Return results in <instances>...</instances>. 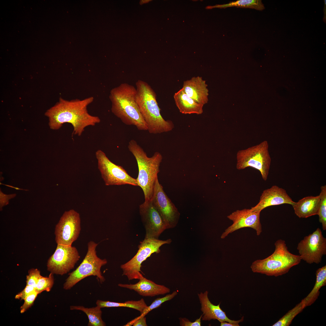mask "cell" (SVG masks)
<instances>
[{
    "label": "cell",
    "mask_w": 326,
    "mask_h": 326,
    "mask_svg": "<svg viewBox=\"0 0 326 326\" xmlns=\"http://www.w3.org/2000/svg\"><path fill=\"white\" fill-rule=\"evenodd\" d=\"M320 203L319 195L304 197L292 206L296 215L299 218H307L318 215Z\"/></svg>",
    "instance_id": "cell-20"
},
{
    "label": "cell",
    "mask_w": 326,
    "mask_h": 326,
    "mask_svg": "<svg viewBox=\"0 0 326 326\" xmlns=\"http://www.w3.org/2000/svg\"><path fill=\"white\" fill-rule=\"evenodd\" d=\"M119 287L133 290L140 295L145 297H153L163 295L170 292L169 288L163 285L157 284L142 276L135 284L119 283Z\"/></svg>",
    "instance_id": "cell-18"
},
{
    "label": "cell",
    "mask_w": 326,
    "mask_h": 326,
    "mask_svg": "<svg viewBox=\"0 0 326 326\" xmlns=\"http://www.w3.org/2000/svg\"><path fill=\"white\" fill-rule=\"evenodd\" d=\"M81 230L79 213L74 209L66 211L56 225L54 234L57 244L72 245Z\"/></svg>",
    "instance_id": "cell-11"
},
{
    "label": "cell",
    "mask_w": 326,
    "mask_h": 326,
    "mask_svg": "<svg viewBox=\"0 0 326 326\" xmlns=\"http://www.w3.org/2000/svg\"><path fill=\"white\" fill-rule=\"evenodd\" d=\"M274 245L275 251L271 255L252 263L251 268L253 272L277 277L286 273L292 267L300 263V256L290 253L284 240L278 239Z\"/></svg>",
    "instance_id": "cell-5"
},
{
    "label": "cell",
    "mask_w": 326,
    "mask_h": 326,
    "mask_svg": "<svg viewBox=\"0 0 326 326\" xmlns=\"http://www.w3.org/2000/svg\"><path fill=\"white\" fill-rule=\"evenodd\" d=\"M35 291V288L33 286L26 285L24 289L17 294L15 298L16 299L24 300L28 295Z\"/></svg>",
    "instance_id": "cell-32"
},
{
    "label": "cell",
    "mask_w": 326,
    "mask_h": 326,
    "mask_svg": "<svg viewBox=\"0 0 326 326\" xmlns=\"http://www.w3.org/2000/svg\"><path fill=\"white\" fill-rule=\"evenodd\" d=\"M295 202L284 189L273 185L263 191L258 203L251 209L253 211L260 213L264 209L269 206L283 204L292 206Z\"/></svg>",
    "instance_id": "cell-16"
},
{
    "label": "cell",
    "mask_w": 326,
    "mask_h": 326,
    "mask_svg": "<svg viewBox=\"0 0 326 326\" xmlns=\"http://www.w3.org/2000/svg\"><path fill=\"white\" fill-rule=\"evenodd\" d=\"M297 249L301 260L310 264H318L326 254V238L318 228L305 237L298 244Z\"/></svg>",
    "instance_id": "cell-10"
},
{
    "label": "cell",
    "mask_w": 326,
    "mask_h": 326,
    "mask_svg": "<svg viewBox=\"0 0 326 326\" xmlns=\"http://www.w3.org/2000/svg\"><path fill=\"white\" fill-rule=\"evenodd\" d=\"M54 283L53 274L50 273L48 276H41L37 282L35 286V291L40 294L44 291H50Z\"/></svg>",
    "instance_id": "cell-28"
},
{
    "label": "cell",
    "mask_w": 326,
    "mask_h": 326,
    "mask_svg": "<svg viewBox=\"0 0 326 326\" xmlns=\"http://www.w3.org/2000/svg\"><path fill=\"white\" fill-rule=\"evenodd\" d=\"M136 88L127 83L112 89L109 95L111 111L126 125L135 126L139 130H148L136 101Z\"/></svg>",
    "instance_id": "cell-2"
},
{
    "label": "cell",
    "mask_w": 326,
    "mask_h": 326,
    "mask_svg": "<svg viewBox=\"0 0 326 326\" xmlns=\"http://www.w3.org/2000/svg\"><path fill=\"white\" fill-rule=\"evenodd\" d=\"M201 77L194 76L184 82L182 88L190 97L203 105L208 101V90Z\"/></svg>",
    "instance_id": "cell-19"
},
{
    "label": "cell",
    "mask_w": 326,
    "mask_h": 326,
    "mask_svg": "<svg viewBox=\"0 0 326 326\" xmlns=\"http://www.w3.org/2000/svg\"><path fill=\"white\" fill-rule=\"evenodd\" d=\"M316 281L313 289L309 294L302 300L306 307L311 305L318 299L320 294L319 290L326 285V265L318 268L316 271Z\"/></svg>",
    "instance_id": "cell-22"
},
{
    "label": "cell",
    "mask_w": 326,
    "mask_h": 326,
    "mask_svg": "<svg viewBox=\"0 0 326 326\" xmlns=\"http://www.w3.org/2000/svg\"><path fill=\"white\" fill-rule=\"evenodd\" d=\"M95 157L98 168L106 185L138 186L136 179L130 176L123 167L112 162L102 151L97 150Z\"/></svg>",
    "instance_id": "cell-9"
},
{
    "label": "cell",
    "mask_w": 326,
    "mask_h": 326,
    "mask_svg": "<svg viewBox=\"0 0 326 326\" xmlns=\"http://www.w3.org/2000/svg\"><path fill=\"white\" fill-rule=\"evenodd\" d=\"M97 306L101 308L109 307H125L136 309L141 313L147 305L144 299H141L138 301L129 300L124 302H118L98 300L96 302Z\"/></svg>",
    "instance_id": "cell-24"
},
{
    "label": "cell",
    "mask_w": 326,
    "mask_h": 326,
    "mask_svg": "<svg viewBox=\"0 0 326 326\" xmlns=\"http://www.w3.org/2000/svg\"><path fill=\"white\" fill-rule=\"evenodd\" d=\"M41 276L40 271L37 268H31L28 271V274L26 276V285L35 286L38 280Z\"/></svg>",
    "instance_id": "cell-30"
},
{
    "label": "cell",
    "mask_w": 326,
    "mask_h": 326,
    "mask_svg": "<svg viewBox=\"0 0 326 326\" xmlns=\"http://www.w3.org/2000/svg\"><path fill=\"white\" fill-rule=\"evenodd\" d=\"M98 244L93 241L88 244V250L83 261L77 268L69 274V276L63 284L65 290L71 289L80 281L88 276H96L100 283L105 279L102 275L101 268L107 263L106 259H101L97 254L96 248Z\"/></svg>",
    "instance_id": "cell-6"
},
{
    "label": "cell",
    "mask_w": 326,
    "mask_h": 326,
    "mask_svg": "<svg viewBox=\"0 0 326 326\" xmlns=\"http://www.w3.org/2000/svg\"><path fill=\"white\" fill-rule=\"evenodd\" d=\"M202 317V315L193 322L185 318H180V325L181 326H201Z\"/></svg>",
    "instance_id": "cell-33"
},
{
    "label": "cell",
    "mask_w": 326,
    "mask_h": 326,
    "mask_svg": "<svg viewBox=\"0 0 326 326\" xmlns=\"http://www.w3.org/2000/svg\"><path fill=\"white\" fill-rule=\"evenodd\" d=\"M324 6L323 9V12L324 13V16L323 18V21L324 22L326 23V0H324Z\"/></svg>",
    "instance_id": "cell-37"
},
{
    "label": "cell",
    "mask_w": 326,
    "mask_h": 326,
    "mask_svg": "<svg viewBox=\"0 0 326 326\" xmlns=\"http://www.w3.org/2000/svg\"><path fill=\"white\" fill-rule=\"evenodd\" d=\"M39 293L36 291L28 295L24 300V302L20 307V313H23L30 307Z\"/></svg>",
    "instance_id": "cell-31"
},
{
    "label": "cell",
    "mask_w": 326,
    "mask_h": 326,
    "mask_svg": "<svg viewBox=\"0 0 326 326\" xmlns=\"http://www.w3.org/2000/svg\"><path fill=\"white\" fill-rule=\"evenodd\" d=\"M208 293V292L206 291L203 293L201 292L197 294L201 304L200 310L203 312L201 320L209 321L212 319L217 320L220 322L225 321L239 326V323L243 321L244 317L237 321L229 319L225 312L221 308L220 303L215 305L211 302L209 299Z\"/></svg>",
    "instance_id": "cell-17"
},
{
    "label": "cell",
    "mask_w": 326,
    "mask_h": 326,
    "mask_svg": "<svg viewBox=\"0 0 326 326\" xmlns=\"http://www.w3.org/2000/svg\"><path fill=\"white\" fill-rule=\"evenodd\" d=\"M260 213L253 211L251 209L237 210L227 216L233 222L232 224L225 229L220 238L224 239L229 234L241 228H251L259 235L262 232L260 220Z\"/></svg>",
    "instance_id": "cell-14"
},
{
    "label": "cell",
    "mask_w": 326,
    "mask_h": 326,
    "mask_svg": "<svg viewBox=\"0 0 326 326\" xmlns=\"http://www.w3.org/2000/svg\"><path fill=\"white\" fill-rule=\"evenodd\" d=\"M80 257L75 247L57 244L55 252L47 261V270L53 274L63 275L74 268Z\"/></svg>",
    "instance_id": "cell-12"
},
{
    "label": "cell",
    "mask_w": 326,
    "mask_h": 326,
    "mask_svg": "<svg viewBox=\"0 0 326 326\" xmlns=\"http://www.w3.org/2000/svg\"><path fill=\"white\" fill-rule=\"evenodd\" d=\"M151 200L161 215L167 229L175 227L178 222L180 213L164 191L158 178Z\"/></svg>",
    "instance_id": "cell-13"
},
{
    "label": "cell",
    "mask_w": 326,
    "mask_h": 326,
    "mask_svg": "<svg viewBox=\"0 0 326 326\" xmlns=\"http://www.w3.org/2000/svg\"><path fill=\"white\" fill-rule=\"evenodd\" d=\"M139 212L145 230V238L158 239L167 229L161 215L151 201H144L140 205Z\"/></svg>",
    "instance_id": "cell-15"
},
{
    "label": "cell",
    "mask_w": 326,
    "mask_h": 326,
    "mask_svg": "<svg viewBox=\"0 0 326 326\" xmlns=\"http://www.w3.org/2000/svg\"><path fill=\"white\" fill-rule=\"evenodd\" d=\"M94 99L93 97L70 101L60 98L59 101L45 113L49 119L50 128L58 130L64 123H69L73 127L72 135L81 136L85 128L94 126L101 122L98 117L91 115L87 110L88 106Z\"/></svg>",
    "instance_id": "cell-1"
},
{
    "label": "cell",
    "mask_w": 326,
    "mask_h": 326,
    "mask_svg": "<svg viewBox=\"0 0 326 326\" xmlns=\"http://www.w3.org/2000/svg\"><path fill=\"white\" fill-rule=\"evenodd\" d=\"M177 294V292L175 291L173 292L172 293L168 294L164 297L157 298L152 302L149 306H147L146 308L140 314V315L139 316L135 318L137 319L145 316L147 314L152 310L160 306L161 304L163 303L173 299Z\"/></svg>",
    "instance_id": "cell-29"
},
{
    "label": "cell",
    "mask_w": 326,
    "mask_h": 326,
    "mask_svg": "<svg viewBox=\"0 0 326 326\" xmlns=\"http://www.w3.org/2000/svg\"><path fill=\"white\" fill-rule=\"evenodd\" d=\"M101 308L97 306L92 308H86L82 306L71 305V310H78L83 312L88 316V326H105L106 324L102 319Z\"/></svg>",
    "instance_id": "cell-23"
},
{
    "label": "cell",
    "mask_w": 326,
    "mask_h": 326,
    "mask_svg": "<svg viewBox=\"0 0 326 326\" xmlns=\"http://www.w3.org/2000/svg\"><path fill=\"white\" fill-rule=\"evenodd\" d=\"M136 101L141 113L152 134H158L171 131L173 122L165 120L160 113L156 100V94L146 82L139 80L136 83Z\"/></svg>",
    "instance_id": "cell-3"
},
{
    "label": "cell",
    "mask_w": 326,
    "mask_h": 326,
    "mask_svg": "<svg viewBox=\"0 0 326 326\" xmlns=\"http://www.w3.org/2000/svg\"><path fill=\"white\" fill-rule=\"evenodd\" d=\"M0 184L4 185L6 186H8V187H11L12 188H14L16 190H24V189H20V188H18L12 187V186L9 185H6V184H2L1 183H0Z\"/></svg>",
    "instance_id": "cell-38"
},
{
    "label": "cell",
    "mask_w": 326,
    "mask_h": 326,
    "mask_svg": "<svg viewBox=\"0 0 326 326\" xmlns=\"http://www.w3.org/2000/svg\"><path fill=\"white\" fill-rule=\"evenodd\" d=\"M271 163L268 142L239 150L236 154V168L238 170L250 167L259 171L262 179L267 180Z\"/></svg>",
    "instance_id": "cell-7"
},
{
    "label": "cell",
    "mask_w": 326,
    "mask_h": 326,
    "mask_svg": "<svg viewBox=\"0 0 326 326\" xmlns=\"http://www.w3.org/2000/svg\"><path fill=\"white\" fill-rule=\"evenodd\" d=\"M128 148L135 157L138 168L136 178L138 186L143 192L145 201H150L152 197L160 166L162 160L161 154L156 152L150 157L134 140L129 143Z\"/></svg>",
    "instance_id": "cell-4"
},
{
    "label": "cell",
    "mask_w": 326,
    "mask_h": 326,
    "mask_svg": "<svg viewBox=\"0 0 326 326\" xmlns=\"http://www.w3.org/2000/svg\"><path fill=\"white\" fill-rule=\"evenodd\" d=\"M321 191L319 196L320 203L318 215L319 220L322 224L324 231L326 230V186L321 187Z\"/></svg>",
    "instance_id": "cell-27"
},
{
    "label": "cell",
    "mask_w": 326,
    "mask_h": 326,
    "mask_svg": "<svg viewBox=\"0 0 326 326\" xmlns=\"http://www.w3.org/2000/svg\"><path fill=\"white\" fill-rule=\"evenodd\" d=\"M232 7L252 8L259 11L263 10L265 8L264 5L261 0H239L230 2L226 4L208 6L206 7V9H211L215 8H225Z\"/></svg>",
    "instance_id": "cell-25"
},
{
    "label": "cell",
    "mask_w": 326,
    "mask_h": 326,
    "mask_svg": "<svg viewBox=\"0 0 326 326\" xmlns=\"http://www.w3.org/2000/svg\"><path fill=\"white\" fill-rule=\"evenodd\" d=\"M176 106L180 112L184 114H201L203 105L189 97L182 88L174 95Z\"/></svg>",
    "instance_id": "cell-21"
},
{
    "label": "cell",
    "mask_w": 326,
    "mask_h": 326,
    "mask_svg": "<svg viewBox=\"0 0 326 326\" xmlns=\"http://www.w3.org/2000/svg\"><path fill=\"white\" fill-rule=\"evenodd\" d=\"M220 323V325L221 326H238L236 324L229 322L227 323V322L225 321L222 322Z\"/></svg>",
    "instance_id": "cell-36"
},
{
    "label": "cell",
    "mask_w": 326,
    "mask_h": 326,
    "mask_svg": "<svg viewBox=\"0 0 326 326\" xmlns=\"http://www.w3.org/2000/svg\"><path fill=\"white\" fill-rule=\"evenodd\" d=\"M0 210H2V207L5 205L8 204L9 203V200L14 197L16 194H15L7 195L3 193L0 190Z\"/></svg>",
    "instance_id": "cell-35"
},
{
    "label": "cell",
    "mask_w": 326,
    "mask_h": 326,
    "mask_svg": "<svg viewBox=\"0 0 326 326\" xmlns=\"http://www.w3.org/2000/svg\"><path fill=\"white\" fill-rule=\"evenodd\" d=\"M305 304L302 300L293 308L289 310L272 326H289L293 319L301 313L306 307Z\"/></svg>",
    "instance_id": "cell-26"
},
{
    "label": "cell",
    "mask_w": 326,
    "mask_h": 326,
    "mask_svg": "<svg viewBox=\"0 0 326 326\" xmlns=\"http://www.w3.org/2000/svg\"><path fill=\"white\" fill-rule=\"evenodd\" d=\"M133 325V326H147L146 318L145 316L139 318H134L130 321L128 322L124 326H129Z\"/></svg>",
    "instance_id": "cell-34"
},
{
    "label": "cell",
    "mask_w": 326,
    "mask_h": 326,
    "mask_svg": "<svg viewBox=\"0 0 326 326\" xmlns=\"http://www.w3.org/2000/svg\"><path fill=\"white\" fill-rule=\"evenodd\" d=\"M171 239L162 240L156 238H145L138 246L139 250L136 255L129 260L121 264L122 276H126L129 280H139L143 276L141 273L142 263L154 253L160 252V248L163 245L170 244Z\"/></svg>",
    "instance_id": "cell-8"
}]
</instances>
